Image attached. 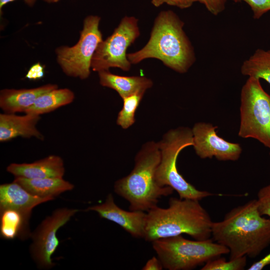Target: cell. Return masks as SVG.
Returning a JSON list of instances; mask_svg holds the SVG:
<instances>
[{
    "label": "cell",
    "instance_id": "obj_1",
    "mask_svg": "<svg viewBox=\"0 0 270 270\" xmlns=\"http://www.w3.org/2000/svg\"><path fill=\"white\" fill-rule=\"evenodd\" d=\"M212 236L228 249L230 258H254L270 244V218L262 215L256 199L252 200L213 222Z\"/></svg>",
    "mask_w": 270,
    "mask_h": 270
},
{
    "label": "cell",
    "instance_id": "obj_2",
    "mask_svg": "<svg viewBox=\"0 0 270 270\" xmlns=\"http://www.w3.org/2000/svg\"><path fill=\"white\" fill-rule=\"evenodd\" d=\"M184 26V22L172 11L161 12L154 20L146 44L140 50L128 54V60L132 64H136L147 58H156L178 72H186L196 58Z\"/></svg>",
    "mask_w": 270,
    "mask_h": 270
},
{
    "label": "cell",
    "instance_id": "obj_3",
    "mask_svg": "<svg viewBox=\"0 0 270 270\" xmlns=\"http://www.w3.org/2000/svg\"><path fill=\"white\" fill-rule=\"evenodd\" d=\"M212 222L199 200L171 198L167 208L156 206L146 212L144 238L152 242L186 234L205 240L212 236Z\"/></svg>",
    "mask_w": 270,
    "mask_h": 270
},
{
    "label": "cell",
    "instance_id": "obj_4",
    "mask_svg": "<svg viewBox=\"0 0 270 270\" xmlns=\"http://www.w3.org/2000/svg\"><path fill=\"white\" fill-rule=\"evenodd\" d=\"M160 160L158 142H148L136 154L130 172L114 182V192L128 202L130 210L147 212L158 206L162 196L173 193L171 187L160 186L156 182V172Z\"/></svg>",
    "mask_w": 270,
    "mask_h": 270
},
{
    "label": "cell",
    "instance_id": "obj_5",
    "mask_svg": "<svg viewBox=\"0 0 270 270\" xmlns=\"http://www.w3.org/2000/svg\"><path fill=\"white\" fill-rule=\"evenodd\" d=\"M160 152V160L156 172V180L161 186L171 187L180 198L201 200L212 196L213 194L200 190L188 182L178 172L176 160L184 148L193 145L192 129L178 127L165 134L158 142Z\"/></svg>",
    "mask_w": 270,
    "mask_h": 270
},
{
    "label": "cell",
    "instance_id": "obj_6",
    "mask_svg": "<svg viewBox=\"0 0 270 270\" xmlns=\"http://www.w3.org/2000/svg\"><path fill=\"white\" fill-rule=\"evenodd\" d=\"M152 242L164 268L168 270H192L230 252L227 248L210 238L192 240L179 235Z\"/></svg>",
    "mask_w": 270,
    "mask_h": 270
},
{
    "label": "cell",
    "instance_id": "obj_7",
    "mask_svg": "<svg viewBox=\"0 0 270 270\" xmlns=\"http://www.w3.org/2000/svg\"><path fill=\"white\" fill-rule=\"evenodd\" d=\"M238 134L256 140L270 150V95L258 78L248 77L242 88Z\"/></svg>",
    "mask_w": 270,
    "mask_h": 270
},
{
    "label": "cell",
    "instance_id": "obj_8",
    "mask_svg": "<svg viewBox=\"0 0 270 270\" xmlns=\"http://www.w3.org/2000/svg\"><path fill=\"white\" fill-rule=\"evenodd\" d=\"M100 20L97 16H87L78 42L72 46H62L56 50L58 62L67 76L82 80L89 76L92 57L103 40L99 29Z\"/></svg>",
    "mask_w": 270,
    "mask_h": 270
},
{
    "label": "cell",
    "instance_id": "obj_9",
    "mask_svg": "<svg viewBox=\"0 0 270 270\" xmlns=\"http://www.w3.org/2000/svg\"><path fill=\"white\" fill-rule=\"evenodd\" d=\"M140 34L138 20L134 16L123 18L112 34L98 45L92 58V70L99 72L118 68L128 71L132 64L126 50Z\"/></svg>",
    "mask_w": 270,
    "mask_h": 270
},
{
    "label": "cell",
    "instance_id": "obj_10",
    "mask_svg": "<svg viewBox=\"0 0 270 270\" xmlns=\"http://www.w3.org/2000/svg\"><path fill=\"white\" fill-rule=\"evenodd\" d=\"M78 210L60 208L47 216L31 234L32 242L30 246L32 256L40 268L49 269L54 264L51 258L57 249L60 242L56 233Z\"/></svg>",
    "mask_w": 270,
    "mask_h": 270
},
{
    "label": "cell",
    "instance_id": "obj_11",
    "mask_svg": "<svg viewBox=\"0 0 270 270\" xmlns=\"http://www.w3.org/2000/svg\"><path fill=\"white\" fill-rule=\"evenodd\" d=\"M217 126L205 122L194 124L192 130L193 145L196 154L201 158L214 157L221 161H236L242 152L240 145L219 136Z\"/></svg>",
    "mask_w": 270,
    "mask_h": 270
},
{
    "label": "cell",
    "instance_id": "obj_12",
    "mask_svg": "<svg viewBox=\"0 0 270 270\" xmlns=\"http://www.w3.org/2000/svg\"><path fill=\"white\" fill-rule=\"evenodd\" d=\"M85 210L96 212L100 217L118 224L134 238H144L146 212L121 208L115 203L112 194L107 196L104 203L90 206Z\"/></svg>",
    "mask_w": 270,
    "mask_h": 270
},
{
    "label": "cell",
    "instance_id": "obj_13",
    "mask_svg": "<svg viewBox=\"0 0 270 270\" xmlns=\"http://www.w3.org/2000/svg\"><path fill=\"white\" fill-rule=\"evenodd\" d=\"M40 118V116L36 114L18 116L15 114H0V142L8 141L18 136L34 137L42 140L44 137L36 128Z\"/></svg>",
    "mask_w": 270,
    "mask_h": 270
},
{
    "label": "cell",
    "instance_id": "obj_14",
    "mask_svg": "<svg viewBox=\"0 0 270 270\" xmlns=\"http://www.w3.org/2000/svg\"><path fill=\"white\" fill-rule=\"evenodd\" d=\"M6 170L14 176L27 178H62L65 172L62 159L56 155L31 163H12L7 166Z\"/></svg>",
    "mask_w": 270,
    "mask_h": 270
},
{
    "label": "cell",
    "instance_id": "obj_15",
    "mask_svg": "<svg viewBox=\"0 0 270 270\" xmlns=\"http://www.w3.org/2000/svg\"><path fill=\"white\" fill-rule=\"evenodd\" d=\"M58 88L48 84L32 88L4 89L0 92V108L6 113L24 112L38 96Z\"/></svg>",
    "mask_w": 270,
    "mask_h": 270
},
{
    "label": "cell",
    "instance_id": "obj_16",
    "mask_svg": "<svg viewBox=\"0 0 270 270\" xmlns=\"http://www.w3.org/2000/svg\"><path fill=\"white\" fill-rule=\"evenodd\" d=\"M53 200L34 196L14 182L0 186V210L10 208L31 214L35 206Z\"/></svg>",
    "mask_w": 270,
    "mask_h": 270
},
{
    "label": "cell",
    "instance_id": "obj_17",
    "mask_svg": "<svg viewBox=\"0 0 270 270\" xmlns=\"http://www.w3.org/2000/svg\"><path fill=\"white\" fill-rule=\"evenodd\" d=\"M98 73L100 84L114 90L122 98L138 92H145L153 84L150 79L144 76H122L108 70Z\"/></svg>",
    "mask_w": 270,
    "mask_h": 270
},
{
    "label": "cell",
    "instance_id": "obj_18",
    "mask_svg": "<svg viewBox=\"0 0 270 270\" xmlns=\"http://www.w3.org/2000/svg\"><path fill=\"white\" fill-rule=\"evenodd\" d=\"M14 182L18 184L34 196L41 198H54L72 190L74 186L62 178H27L15 176Z\"/></svg>",
    "mask_w": 270,
    "mask_h": 270
},
{
    "label": "cell",
    "instance_id": "obj_19",
    "mask_svg": "<svg viewBox=\"0 0 270 270\" xmlns=\"http://www.w3.org/2000/svg\"><path fill=\"white\" fill-rule=\"evenodd\" d=\"M31 214L13 208L0 210V235L12 240L16 238L24 240L31 236L29 220Z\"/></svg>",
    "mask_w": 270,
    "mask_h": 270
},
{
    "label": "cell",
    "instance_id": "obj_20",
    "mask_svg": "<svg viewBox=\"0 0 270 270\" xmlns=\"http://www.w3.org/2000/svg\"><path fill=\"white\" fill-rule=\"evenodd\" d=\"M74 94L70 90L56 88L38 96L34 104L25 112V114H41L52 112L62 106L72 103Z\"/></svg>",
    "mask_w": 270,
    "mask_h": 270
},
{
    "label": "cell",
    "instance_id": "obj_21",
    "mask_svg": "<svg viewBox=\"0 0 270 270\" xmlns=\"http://www.w3.org/2000/svg\"><path fill=\"white\" fill-rule=\"evenodd\" d=\"M244 76L264 79L270 84V50L258 49L241 66Z\"/></svg>",
    "mask_w": 270,
    "mask_h": 270
},
{
    "label": "cell",
    "instance_id": "obj_22",
    "mask_svg": "<svg viewBox=\"0 0 270 270\" xmlns=\"http://www.w3.org/2000/svg\"><path fill=\"white\" fill-rule=\"evenodd\" d=\"M144 92H138L123 100V106L118 114L116 124L124 129H127L135 122L136 112Z\"/></svg>",
    "mask_w": 270,
    "mask_h": 270
},
{
    "label": "cell",
    "instance_id": "obj_23",
    "mask_svg": "<svg viewBox=\"0 0 270 270\" xmlns=\"http://www.w3.org/2000/svg\"><path fill=\"white\" fill-rule=\"evenodd\" d=\"M226 1L227 0H152V3L156 7L166 4L180 8H186L191 6L194 3L198 2L204 4L212 14L216 16L224 11Z\"/></svg>",
    "mask_w": 270,
    "mask_h": 270
},
{
    "label": "cell",
    "instance_id": "obj_24",
    "mask_svg": "<svg viewBox=\"0 0 270 270\" xmlns=\"http://www.w3.org/2000/svg\"><path fill=\"white\" fill-rule=\"evenodd\" d=\"M247 257L243 256L226 260L220 256L210 260L206 262L201 270H242L247 263Z\"/></svg>",
    "mask_w": 270,
    "mask_h": 270
},
{
    "label": "cell",
    "instance_id": "obj_25",
    "mask_svg": "<svg viewBox=\"0 0 270 270\" xmlns=\"http://www.w3.org/2000/svg\"><path fill=\"white\" fill-rule=\"evenodd\" d=\"M256 201L260 214L270 218V184L260 189Z\"/></svg>",
    "mask_w": 270,
    "mask_h": 270
},
{
    "label": "cell",
    "instance_id": "obj_26",
    "mask_svg": "<svg viewBox=\"0 0 270 270\" xmlns=\"http://www.w3.org/2000/svg\"><path fill=\"white\" fill-rule=\"evenodd\" d=\"M234 2H246L251 8L254 18L259 19L270 10V0H232Z\"/></svg>",
    "mask_w": 270,
    "mask_h": 270
},
{
    "label": "cell",
    "instance_id": "obj_27",
    "mask_svg": "<svg viewBox=\"0 0 270 270\" xmlns=\"http://www.w3.org/2000/svg\"><path fill=\"white\" fill-rule=\"evenodd\" d=\"M44 75V68L38 62L31 66L26 77L29 80H36L42 78Z\"/></svg>",
    "mask_w": 270,
    "mask_h": 270
},
{
    "label": "cell",
    "instance_id": "obj_28",
    "mask_svg": "<svg viewBox=\"0 0 270 270\" xmlns=\"http://www.w3.org/2000/svg\"><path fill=\"white\" fill-rule=\"evenodd\" d=\"M164 268L158 257L153 256L148 260L142 267L143 270H162Z\"/></svg>",
    "mask_w": 270,
    "mask_h": 270
},
{
    "label": "cell",
    "instance_id": "obj_29",
    "mask_svg": "<svg viewBox=\"0 0 270 270\" xmlns=\"http://www.w3.org/2000/svg\"><path fill=\"white\" fill-rule=\"evenodd\" d=\"M270 265V252L259 260L253 263L248 270H261Z\"/></svg>",
    "mask_w": 270,
    "mask_h": 270
},
{
    "label": "cell",
    "instance_id": "obj_30",
    "mask_svg": "<svg viewBox=\"0 0 270 270\" xmlns=\"http://www.w3.org/2000/svg\"><path fill=\"white\" fill-rule=\"evenodd\" d=\"M15 0H0V10H2V8L3 6L10 2H12ZM28 5L32 6L34 5L36 0H24Z\"/></svg>",
    "mask_w": 270,
    "mask_h": 270
},
{
    "label": "cell",
    "instance_id": "obj_31",
    "mask_svg": "<svg viewBox=\"0 0 270 270\" xmlns=\"http://www.w3.org/2000/svg\"><path fill=\"white\" fill-rule=\"evenodd\" d=\"M45 2H55V0H44Z\"/></svg>",
    "mask_w": 270,
    "mask_h": 270
},
{
    "label": "cell",
    "instance_id": "obj_32",
    "mask_svg": "<svg viewBox=\"0 0 270 270\" xmlns=\"http://www.w3.org/2000/svg\"><path fill=\"white\" fill-rule=\"evenodd\" d=\"M59 0H55V2H58Z\"/></svg>",
    "mask_w": 270,
    "mask_h": 270
},
{
    "label": "cell",
    "instance_id": "obj_33",
    "mask_svg": "<svg viewBox=\"0 0 270 270\" xmlns=\"http://www.w3.org/2000/svg\"></svg>",
    "mask_w": 270,
    "mask_h": 270
}]
</instances>
